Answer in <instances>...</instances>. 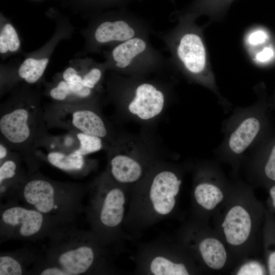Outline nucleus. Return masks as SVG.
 <instances>
[{
	"instance_id": "nucleus-9",
	"label": "nucleus",
	"mask_w": 275,
	"mask_h": 275,
	"mask_svg": "<svg viewBox=\"0 0 275 275\" xmlns=\"http://www.w3.org/2000/svg\"><path fill=\"white\" fill-rule=\"evenodd\" d=\"M151 31L148 22L124 17L101 22L95 31L94 38L99 43L117 45L136 37L149 36Z\"/></svg>"
},
{
	"instance_id": "nucleus-14",
	"label": "nucleus",
	"mask_w": 275,
	"mask_h": 275,
	"mask_svg": "<svg viewBox=\"0 0 275 275\" xmlns=\"http://www.w3.org/2000/svg\"><path fill=\"white\" fill-rule=\"evenodd\" d=\"M41 255L33 250L22 249L0 255V275L31 274Z\"/></svg>"
},
{
	"instance_id": "nucleus-24",
	"label": "nucleus",
	"mask_w": 275,
	"mask_h": 275,
	"mask_svg": "<svg viewBox=\"0 0 275 275\" xmlns=\"http://www.w3.org/2000/svg\"><path fill=\"white\" fill-rule=\"evenodd\" d=\"M20 46V41L17 34L10 23L5 25L0 34V52L2 53L7 51H15Z\"/></svg>"
},
{
	"instance_id": "nucleus-28",
	"label": "nucleus",
	"mask_w": 275,
	"mask_h": 275,
	"mask_svg": "<svg viewBox=\"0 0 275 275\" xmlns=\"http://www.w3.org/2000/svg\"><path fill=\"white\" fill-rule=\"evenodd\" d=\"M63 77L64 80L82 84V78L78 74L77 72L73 68H68L64 72Z\"/></svg>"
},
{
	"instance_id": "nucleus-17",
	"label": "nucleus",
	"mask_w": 275,
	"mask_h": 275,
	"mask_svg": "<svg viewBox=\"0 0 275 275\" xmlns=\"http://www.w3.org/2000/svg\"><path fill=\"white\" fill-rule=\"evenodd\" d=\"M199 250L205 264L213 269H220L227 260V252L222 243L218 239L208 237L199 243Z\"/></svg>"
},
{
	"instance_id": "nucleus-21",
	"label": "nucleus",
	"mask_w": 275,
	"mask_h": 275,
	"mask_svg": "<svg viewBox=\"0 0 275 275\" xmlns=\"http://www.w3.org/2000/svg\"><path fill=\"white\" fill-rule=\"evenodd\" d=\"M48 62L47 58L41 60L28 58L20 66L18 74L28 83L34 84L42 76Z\"/></svg>"
},
{
	"instance_id": "nucleus-27",
	"label": "nucleus",
	"mask_w": 275,
	"mask_h": 275,
	"mask_svg": "<svg viewBox=\"0 0 275 275\" xmlns=\"http://www.w3.org/2000/svg\"><path fill=\"white\" fill-rule=\"evenodd\" d=\"M231 0H204L205 8L211 11H219L229 4Z\"/></svg>"
},
{
	"instance_id": "nucleus-15",
	"label": "nucleus",
	"mask_w": 275,
	"mask_h": 275,
	"mask_svg": "<svg viewBox=\"0 0 275 275\" xmlns=\"http://www.w3.org/2000/svg\"><path fill=\"white\" fill-rule=\"evenodd\" d=\"M256 157L264 181L275 184V133L271 132L257 146Z\"/></svg>"
},
{
	"instance_id": "nucleus-5",
	"label": "nucleus",
	"mask_w": 275,
	"mask_h": 275,
	"mask_svg": "<svg viewBox=\"0 0 275 275\" xmlns=\"http://www.w3.org/2000/svg\"><path fill=\"white\" fill-rule=\"evenodd\" d=\"M173 60L189 75L216 92L213 77L207 67L206 51L200 35L191 29L179 28L159 35Z\"/></svg>"
},
{
	"instance_id": "nucleus-26",
	"label": "nucleus",
	"mask_w": 275,
	"mask_h": 275,
	"mask_svg": "<svg viewBox=\"0 0 275 275\" xmlns=\"http://www.w3.org/2000/svg\"><path fill=\"white\" fill-rule=\"evenodd\" d=\"M265 269L257 262H250L242 265L238 271L237 274H264Z\"/></svg>"
},
{
	"instance_id": "nucleus-25",
	"label": "nucleus",
	"mask_w": 275,
	"mask_h": 275,
	"mask_svg": "<svg viewBox=\"0 0 275 275\" xmlns=\"http://www.w3.org/2000/svg\"><path fill=\"white\" fill-rule=\"evenodd\" d=\"M101 76V70L98 68L94 67L82 77L81 83L84 86L92 90L99 82Z\"/></svg>"
},
{
	"instance_id": "nucleus-29",
	"label": "nucleus",
	"mask_w": 275,
	"mask_h": 275,
	"mask_svg": "<svg viewBox=\"0 0 275 275\" xmlns=\"http://www.w3.org/2000/svg\"><path fill=\"white\" fill-rule=\"evenodd\" d=\"M266 39V34L262 31H256L249 37V43L253 45H257L263 43Z\"/></svg>"
},
{
	"instance_id": "nucleus-30",
	"label": "nucleus",
	"mask_w": 275,
	"mask_h": 275,
	"mask_svg": "<svg viewBox=\"0 0 275 275\" xmlns=\"http://www.w3.org/2000/svg\"><path fill=\"white\" fill-rule=\"evenodd\" d=\"M273 55L272 49L269 47H266L261 51L256 54V59L261 62L267 61Z\"/></svg>"
},
{
	"instance_id": "nucleus-22",
	"label": "nucleus",
	"mask_w": 275,
	"mask_h": 275,
	"mask_svg": "<svg viewBox=\"0 0 275 275\" xmlns=\"http://www.w3.org/2000/svg\"><path fill=\"white\" fill-rule=\"evenodd\" d=\"M150 270L155 275H187L188 272L182 263H175L160 256L154 258L150 264Z\"/></svg>"
},
{
	"instance_id": "nucleus-2",
	"label": "nucleus",
	"mask_w": 275,
	"mask_h": 275,
	"mask_svg": "<svg viewBox=\"0 0 275 275\" xmlns=\"http://www.w3.org/2000/svg\"><path fill=\"white\" fill-rule=\"evenodd\" d=\"M88 235L72 224L57 226L47 236L43 255L48 264L61 268L67 275L88 273L96 260V252Z\"/></svg>"
},
{
	"instance_id": "nucleus-11",
	"label": "nucleus",
	"mask_w": 275,
	"mask_h": 275,
	"mask_svg": "<svg viewBox=\"0 0 275 275\" xmlns=\"http://www.w3.org/2000/svg\"><path fill=\"white\" fill-rule=\"evenodd\" d=\"M165 100L162 91L147 82L139 84L128 105L129 112L142 120H149L159 115Z\"/></svg>"
},
{
	"instance_id": "nucleus-19",
	"label": "nucleus",
	"mask_w": 275,
	"mask_h": 275,
	"mask_svg": "<svg viewBox=\"0 0 275 275\" xmlns=\"http://www.w3.org/2000/svg\"><path fill=\"white\" fill-rule=\"evenodd\" d=\"M92 94V89L82 84L73 83L65 80L60 81L50 91V95L59 101L72 102L88 98Z\"/></svg>"
},
{
	"instance_id": "nucleus-10",
	"label": "nucleus",
	"mask_w": 275,
	"mask_h": 275,
	"mask_svg": "<svg viewBox=\"0 0 275 275\" xmlns=\"http://www.w3.org/2000/svg\"><path fill=\"white\" fill-rule=\"evenodd\" d=\"M181 182L175 174L169 171L161 172L155 176L150 187V198L157 213L167 215L172 211Z\"/></svg>"
},
{
	"instance_id": "nucleus-12",
	"label": "nucleus",
	"mask_w": 275,
	"mask_h": 275,
	"mask_svg": "<svg viewBox=\"0 0 275 275\" xmlns=\"http://www.w3.org/2000/svg\"><path fill=\"white\" fill-rule=\"evenodd\" d=\"M227 241L232 245L243 243L249 238L252 229V221L247 210L236 205L227 212L222 224Z\"/></svg>"
},
{
	"instance_id": "nucleus-7",
	"label": "nucleus",
	"mask_w": 275,
	"mask_h": 275,
	"mask_svg": "<svg viewBox=\"0 0 275 275\" xmlns=\"http://www.w3.org/2000/svg\"><path fill=\"white\" fill-rule=\"evenodd\" d=\"M112 60L115 67L123 71L157 69L167 64V60L151 45L149 36H138L113 49Z\"/></svg>"
},
{
	"instance_id": "nucleus-20",
	"label": "nucleus",
	"mask_w": 275,
	"mask_h": 275,
	"mask_svg": "<svg viewBox=\"0 0 275 275\" xmlns=\"http://www.w3.org/2000/svg\"><path fill=\"white\" fill-rule=\"evenodd\" d=\"M195 199L204 209H214L224 198L221 189L215 184L208 182L198 184L194 191Z\"/></svg>"
},
{
	"instance_id": "nucleus-18",
	"label": "nucleus",
	"mask_w": 275,
	"mask_h": 275,
	"mask_svg": "<svg viewBox=\"0 0 275 275\" xmlns=\"http://www.w3.org/2000/svg\"><path fill=\"white\" fill-rule=\"evenodd\" d=\"M85 156L74 152L50 151L47 154V161L52 166L64 171L78 173L82 171L85 164Z\"/></svg>"
},
{
	"instance_id": "nucleus-4",
	"label": "nucleus",
	"mask_w": 275,
	"mask_h": 275,
	"mask_svg": "<svg viewBox=\"0 0 275 275\" xmlns=\"http://www.w3.org/2000/svg\"><path fill=\"white\" fill-rule=\"evenodd\" d=\"M44 113L34 103H14L2 108L0 133L3 142L13 150L26 151L44 134Z\"/></svg>"
},
{
	"instance_id": "nucleus-33",
	"label": "nucleus",
	"mask_w": 275,
	"mask_h": 275,
	"mask_svg": "<svg viewBox=\"0 0 275 275\" xmlns=\"http://www.w3.org/2000/svg\"><path fill=\"white\" fill-rule=\"evenodd\" d=\"M269 193L272 207L275 209V184L270 187Z\"/></svg>"
},
{
	"instance_id": "nucleus-16",
	"label": "nucleus",
	"mask_w": 275,
	"mask_h": 275,
	"mask_svg": "<svg viewBox=\"0 0 275 275\" xmlns=\"http://www.w3.org/2000/svg\"><path fill=\"white\" fill-rule=\"evenodd\" d=\"M110 171L113 178L121 183H131L141 176L142 169L138 162L125 155L117 154L110 160Z\"/></svg>"
},
{
	"instance_id": "nucleus-13",
	"label": "nucleus",
	"mask_w": 275,
	"mask_h": 275,
	"mask_svg": "<svg viewBox=\"0 0 275 275\" xmlns=\"http://www.w3.org/2000/svg\"><path fill=\"white\" fill-rule=\"evenodd\" d=\"M125 196L123 191L111 188L103 195L98 212V219L104 228L117 227L122 221L124 213Z\"/></svg>"
},
{
	"instance_id": "nucleus-6",
	"label": "nucleus",
	"mask_w": 275,
	"mask_h": 275,
	"mask_svg": "<svg viewBox=\"0 0 275 275\" xmlns=\"http://www.w3.org/2000/svg\"><path fill=\"white\" fill-rule=\"evenodd\" d=\"M58 223L37 210L16 201L1 205L0 240L36 241L47 237Z\"/></svg>"
},
{
	"instance_id": "nucleus-8",
	"label": "nucleus",
	"mask_w": 275,
	"mask_h": 275,
	"mask_svg": "<svg viewBox=\"0 0 275 275\" xmlns=\"http://www.w3.org/2000/svg\"><path fill=\"white\" fill-rule=\"evenodd\" d=\"M44 121L51 125L64 127L72 132H81L105 138L107 130L102 118L93 110L80 106V104L49 108L44 113Z\"/></svg>"
},
{
	"instance_id": "nucleus-1",
	"label": "nucleus",
	"mask_w": 275,
	"mask_h": 275,
	"mask_svg": "<svg viewBox=\"0 0 275 275\" xmlns=\"http://www.w3.org/2000/svg\"><path fill=\"white\" fill-rule=\"evenodd\" d=\"M85 191L80 183L56 181L36 174L26 176L16 201L63 225L73 223L80 215Z\"/></svg>"
},
{
	"instance_id": "nucleus-23",
	"label": "nucleus",
	"mask_w": 275,
	"mask_h": 275,
	"mask_svg": "<svg viewBox=\"0 0 275 275\" xmlns=\"http://www.w3.org/2000/svg\"><path fill=\"white\" fill-rule=\"evenodd\" d=\"M75 134L79 142V147L73 151L75 153L85 156L98 151L102 148L101 138L81 132H76Z\"/></svg>"
},
{
	"instance_id": "nucleus-3",
	"label": "nucleus",
	"mask_w": 275,
	"mask_h": 275,
	"mask_svg": "<svg viewBox=\"0 0 275 275\" xmlns=\"http://www.w3.org/2000/svg\"><path fill=\"white\" fill-rule=\"evenodd\" d=\"M268 105L264 101L236 108L225 122L224 140L217 151L231 158L241 157L270 132Z\"/></svg>"
},
{
	"instance_id": "nucleus-31",
	"label": "nucleus",
	"mask_w": 275,
	"mask_h": 275,
	"mask_svg": "<svg viewBox=\"0 0 275 275\" xmlns=\"http://www.w3.org/2000/svg\"><path fill=\"white\" fill-rule=\"evenodd\" d=\"M267 265L268 273L270 275H275V250L269 253Z\"/></svg>"
},
{
	"instance_id": "nucleus-32",
	"label": "nucleus",
	"mask_w": 275,
	"mask_h": 275,
	"mask_svg": "<svg viewBox=\"0 0 275 275\" xmlns=\"http://www.w3.org/2000/svg\"><path fill=\"white\" fill-rule=\"evenodd\" d=\"M8 147L3 142L0 144V162H2L8 157Z\"/></svg>"
}]
</instances>
